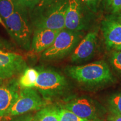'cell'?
<instances>
[{"label":"cell","mask_w":121,"mask_h":121,"mask_svg":"<svg viewBox=\"0 0 121 121\" xmlns=\"http://www.w3.org/2000/svg\"><path fill=\"white\" fill-rule=\"evenodd\" d=\"M7 121V120H4V121Z\"/></svg>","instance_id":"cell-27"},{"label":"cell","mask_w":121,"mask_h":121,"mask_svg":"<svg viewBox=\"0 0 121 121\" xmlns=\"http://www.w3.org/2000/svg\"><path fill=\"white\" fill-rule=\"evenodd\" d=\"M47 102L37 90L33 88H22L19 96L9 110L7 116H16L33 110H39L47 105Z\"/></svg>","instance_id":"cell-7"},{"label":"cell","mask_w":121,"mask_h":121,"mask_svg":"<svg viewBox=\"0 0 121 121\" xmlns=\"http://www.w3.org/2000/svg\"><path fill=\"white\" fill-rule=\"evenodd\" d=\"M60 108L66 109L78 117L89 119H103L108 113V110L104 106L87 96L69 100Z\"/></svg>","instance_id":"cell-6"},{"label":"cell","mask_w":121,"mask_h":121,"mask_svg":"<svg viewBox=\"0 0 121 121\" xmlns=\"http://www.w3.org/2000/svg\"><path fill=\"white\" fill-rule=\"evenodd\" d=\"M38 71L34 69H26L19 80V85L22 88H34L38 77Z\"/></svg>","instance_id":"cell-15"},{"label":"cell","mask_w":121,"mask_h":121,"mask_svg":"<svg viewBox=\"0 0 121 121\" xmlns=\"http://www.w3.org/2000/svg\"><path fill=\"white\" fill-rule=\"evenodd\" d=\"M17 6L13 0H0V15L6 20L14 13Z\"/></svg>","instance_id":"cell-17"},{"label":"cell","mask_w":121,"mask_h":121,"mask_svg":"<svg viewBox=\"0 0 121 121\" xmlns=\"http://www.w3.org/2000/svg\"><path fill=\"white\" fill-rule=\"evenodd\" d=\"M35 88L44 100L51 102L62 96L69 89V84L64 76L51 69L38 71Z\"/></svg>","instance_id":"cell-3"},{"label":"cell","mask_w":121,"mask_h":121,"mask_svg":"<svg viewBox=\"0 0 121 121\" xmlns=\"http://www.w3.org/2000/svg\"><path fill=\"white\" fill-rule=\"evenodd\" d=\"M60 31L48 29H35L31 43V49L37 53H43L52 45Z\"/></svg>","instance_id":"cell-13"},{"label":"cell","mask_w":121,"mask_h":121,"mask_svg":"<svg viewBox=\"0 0 121 121\" xmlns=\"http://www.w3.org/2000/svg\"><path fill=\"white\" fill-rule=\"evenodd\" d=\"M93 13H98L102 0H79Z\"/></svg>","instance_id":"cell-21"},{"label":"cell","mask_w":121,"mask_h":121,"mask_svg":"<svg viewBox=\"0 0 121 121\" xmlns=\"http://www.w3.org/2000/svg\"><path fill=\"white\" fill-rule=\"evenodd\" d=\"M107 121H121V114L108 113L107 116Z\"/></svg>","instance_id":"cell-24"},{"label":"cell","mask_w":121,"mask_h":121,"mask_svg":"<svg viewBox=\"0 0 121 121\" xmlns=\"http://www.w3.org/2000/svg\"><path fill=\"white\" fill-rule=\"evenodd\" d=\"M6 44L4 42L3 40V39H2L0 38V48H4L6 47Z\"/></svg>","instance_id":"cell-25"},{"label":"cell","mask_w":121,"mask_h":121,"mask_svg":"<svg viewBox=\"0 0 121 121\" xmlns=\"http://www.w3.org/2000/svg\"><path fill=\"white\" fill-rule=\"evenodd\" d=\"M109 60L113 70L121 78V51H112Z\"/></svg>","instance_id":"cell-19"},{"label":"cell","mask_w":121,"mask_h":121,"mask_svg":"<svg viewBox=\"0 0 121 121\" xmlns=\"http://www.w3.org/2000/svg\"><path fill=\"white\" fill-rule=\"evenodd\" d=\"M69 0H40L30 11V19L35 29L62 30Z\"/></svg>","instance_id":"cell-2"},{"label":"cell","mask_w":121,"mask_h":121,"mask_svg":"<svg viewBox=\"0 0 121 121\" xmlns=\"http://www.w3.org/2000/svg\"><path fill=\"white\" fill-rule=\"evenodd\" d=\"M106 7L110 13L121 11V0H106Z\"/></svg>","instance_id":"cell-22"},{"label":"cell","mask_w":121,"mask_h":121,"mask_svg":"<svg viewBox=\"0 0 121 121\" xmlns=\"http://www.w3.org/2000/svg\"><path fill=\"white\" fill-rule=\"evenodd\" d=\"M11 121H35V114L31 113L15 116Z\"/></svg>","instance_id":"cell-23"},{"label":"cell","mask_w":121,"mask_h":121,"mask_svg":"<svg viewBox=\"0 0 121 121\" xmlns=\"http://www.w3.org/2000/svg\"><path fill=\"white\" fill-rule=\"evenodd\" d=\"M100 30L108 51L121 48V11L107 15L101 22Z\"/></svg>","instance_id":"cell-8"},{"label":"cell","mask_w":121,"mask_h":121,"mask_svg":"<svg viewBox=\"0 0 121 121\" xmlns=\"http://www.w3.org/2000/svg\"><path fill=\"white\" fill-rule=\"evenodd\" d=\"M65 72L81 86L89 90L103 88L115 82L109 65L103 60L67 66Z\"/></svg>","instance_id":"cell-1"},{"label":"cell","mask_w":121,"mask_h":121,"mask_svg":"<svg viewBox=\"0 0 121 121\" xmlns=\"http://www.w3.org/2000/svg\"><path fill=\"white\" fill-rule=\"evenodd\" d=\"M60 121H104V119H89L78 117L73 112L63 108L59 109Z\"/></svg>","instance_id":"cell-18"},{"label":"cell","mask_w":121,"mask_h":121,"mask_svg":"<svg viewBox=\"0 0 121 121\" xmlns=\"http://www.w3.org/2000/svg\"><path fill=\"white\" fill-rule=\"evenodd\" d=\"M98 37L97 29L87 33L72 53L71 60L72 62L82 63L93 58L97 48Z\"/></svg>","instance_id":"cell-11"},{"label":"cell","mask_w":121,"mask_h":121,"mask_svg":"<svg viewBox=\"0 0 121 121\" xmlns=\"http://www.w3.org/2000/svg\"><path fill=\"white\" fill-rule=\"evenodd\" d=\"M0 24H1V25H2L4 27V28L6 29V25H5V23H4V21L2 20V18H1V16H0Z\"/></svg>","instance_id":"cell-26"},{"label":"cell","mask_w":121,"mask_h":121,"mask_svg":"<svg viewBox=\"0 0 121 121\" xmlns=\"http://www.w3.org/2000/svg\"><path fill=\"white\" fill-rule=\"evenodd\" d=\"M119 51H121V48L120 49V50H119Z\"/></svg>","instance_id":"cell-28"},{"label":"cell","mask_w":121,"mask_h":121,"mask_svg":"<svg viewBox=\"0 0 121 121\" xmlns=\"http://www.w3.org/2000/svg\"><path fill=\"white\" fill-rule=\"evenodd\" d=\"M84 37L83 31L60 30L51 47L42 53V58L46 60H61L72 53Z\"/></svg>","instance_id":"cell-5"},{"label":"cell","mask_w":121,"mask_h":121,"mask_svg":"<svg viewBox=\"0 0 121 121\" xmlns=\"http://www.w3.org/2000/svg\"><path fill=\"white\" fill-rule=\"evenodd\" d=\"M29 12L17 6L14 13L4 20L6 29L12 38L20 47L26 50L31 48L32 34V24Z\"/></svg>","instance_id":"cell-4"},{"label":"cell","mask_w":121,"mask_h":121,"mask_svg":"<svg viewBox=\"0 0 121 121\" xmlns=\"http://www.w3.org/2000/svg\"><path fill=\"white\" fill-rule=\"evenodd\" d=\"M26 68V62L22 55L0 49V81L11 79Z\"/></svg>","instance_id":"cell-10"},{"label":"cell","mask_w":121,"mask_h":121,"mask_svg":"<svg viewBox=\"0 0 121 121\" xmlns=\"http://www.w3.org/2000/svg\"><path fill=\"white\" fill-rule=\"evenodd\" d=\"M90 13L92 12L79 0H69L65 16V29L78 31L86 29L90 22Z\"/></svg>","instance_id":"cell-9"},{"label":"cell","mask_w":121,"mask_h":121,"mask_svg":"<svg viewBox=\"0 0 121 121\" xmlns=\"http://www.w3.org/2000/svg\"><path fill=\"white\" fill-rule=\"evenodd\" d=\"M59 109L54 105H45L35 114V121H60Z\"/></svg>","instance_id":"cell-14"},{"label":"cell","mask_w":121,"mask_h":121,"mask_svg":"<svg viewBox=\"0 0 121 121\" xmlns=\"http://www.w3.org/2000/svg\"><path fill=\"white\" fill-rule=\"evenodd\" d=\"M107 109L108 113L121 114V92L113 93L107 99Z\"/></svg>","instance_id":"cell-16"},{"label":"cell","mask_w":121,"mask_h":121,"mask_svg":"<svg viewBox=\"0 0 121 121\" xmlns=\"http://www.w3.org/2000/svg\"><path fill=\"white\" fill-rule=\"evenodd\" d=\"M19 81L11 79L0 85V117L7 116L11 107L19 96Z\"/></svg>","instance_id":"cell-12"},{"label":"cell","mask_w":121,"mask_h":121,"mask_svg":"<svg viewBox=\"0 0 121 121\" xmlns=\"http://www.w3.org/2000/svg\"><path fill=\"white\" fill-rule=\"evenodd\" d=\"M17 7L29 11H31L40 0H13Z\"/></svg>","instance_id":"cell-20"}]
</instances>
